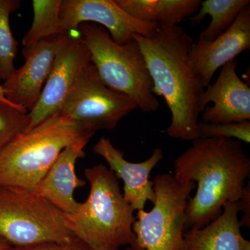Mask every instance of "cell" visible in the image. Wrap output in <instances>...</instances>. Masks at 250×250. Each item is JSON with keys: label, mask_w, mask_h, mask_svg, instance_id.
Segmentation results:
<instances>
[{"label": "cell", "mask_w": 250, "mask_h": 250, "mask_svg": "<svg viewBox=\"0 0 250 250\" xmlns=\"http://www.w3.org/2000/svg\"><path fill=\"white\" fill-rule=\"evenodd\" d=\"M174 173L180 183L196 185L188 202L186 228L201 229L227 204L239 201L250 178V158L241 141L200 137L174 159Z\"/></svg>", "instance_id": "obj_1"}, {"label": "cell", "mask_w": 250, "mask_h": 250, "mask_svg": "<svg viewBox=\"0 0 250 250\" xmlns=\"http://www.w3.org/2000/svg\"><path fill=\"white\" fill-rule=\"evenodd\" d=\"M142 51L154 85L170 111L171 123L164 131L169 137L193 141L200 138V100L205 87L189 57L193 40L179 26L158 28L149 37L134 34Z\"/></svg>", "instance_id": "obj_2"}, {"label": "cell", "mask_w": 250, "mask_h": 250, "mask_svg": "<svg viewBox=\"0 0 250 250\" xmlns=\"http://www.w3.org/2000/svg\"><path fill=\"white\" fill-rule=\"evenodd\" d=\"M88 198L75 213L65 214L67 228L93 250H118L132 246L134 210L126 202L114 173L103 164L84 171Z\"/></svg>", "instance_id": "obj_3"}, {"label": "cell", "mask_w": 250, "mask_h": 250, "mask_svg": "<svg viewBox=\"0 0 250 250\" xmlns=\"http://www.w3.org/2000/svg\"><path fill=\"white\" fill-rule=\"evenodd\" d=\"M86 136L62 112L22 133L0 150V187L34 190L62 149Z\"/></svg>", "instance_id": "obj_4"}, {"label": "cell", "mask_w": 250, "mask_h": 250, "mask_svg": "<svg viewBox=\"0 0 250 250\" xmlns=\"http://www.w3.org/2000/svg\"><path fill=\"white\" fill-rule=\"evenodd\" d=\"M78 31L89 49L90 62L106 86L129 97L146 113L159 109L147 62L134 38L119 45L105 28L93 23H82Z\"/></svg>", "instance_id": "obj_5"}, {"label": "cell", "mask_w": 250, "mask_h": 250, "mask_svg": "<svg viewBox=\"0 0 250 250\" xmlns=\"http://www.w3.org/2000/svg\"><path fill=\"white\" fill-rule=\"evenodd\" d=\"M0 238L9 246L68 242L65 214L34 190L0 187Z\"/></svg>", "instance_id": "obj_6"}, {"label": "cell", "mask_w": 250, "mask_h": 250, "mask_svg": "<svg viewBox=\"0 0 250 250\" xmlns=\"http://www.w3.org/2000/svg\"><path fill=\"white\" fill-rule=\"evenodd\" d=\"M156 200L149 211L138 210L132 229L136 243L145 250H185L187 208L195 183H180L173 174L154 178Z\"/></svg>", "instance_id": "obj_7"}, {"label": "cell", "mask_w": 250, "mask_h": 250, "mask_svg": "<svg viewBox=\"0 0 250 250\" xmlns=\"http://www.w3.org/2000/svg\"><path fill=\"white\" fill-rule=\"evenodd\" d=\"M137 108L129 97L106 86L90 62L81 72L61 112L94 135L100 130L114 129Z\"/></svg>", "instance_id": "obj_8"}, {"label": "cell", "mask_w": 250, "mask_h": 250, "mask_svg": "<svg viewBox=\"0 0 250 250\" xmlns=\"http://www.w3.org/2000/svg\"><path fill=\"white\" fill-rule=\"evenodd\" d=\"M90 62L89 49L79 31L67 34L56 54L40 100L28 113L30 123L24 132L61 112L81 72Z\"/></svg>", "instance_id": "obj_9"}, {"label": "cell", "mask_w": 250, "mask_h": 250, "mask_svg": "<svg viewBox=\"0 0 250 250\" xmlns=\"http://www.w3.org/2000/svg\"><path fill=\"white\" fill-rule=\"evenodd\" d=\"M87 22L102 25L109 33L112 40L119 45L132 41L134 34L149 37L159 28L156 23L140 22L131 18L118 6L116 0H62V34L78 31L80 24Z\"/></svg>", "instance_id": "obj_10"}, {"label": "cell", "mask_w": 250, "mask_h": 250, "mask_svg": "<svg viewBox=\"0 0 250 250\" xmlns=\"http://www.w3.org/2000/svg\"><path fill=\"white\" fill-rule=\"evenodd\" d=\"M67 34H58L39 42L21 68L16 69L1 85L6 100L31 112L36 107L55 59Z\"/></svg>", "instance_id": "obj_11"}, {"label": "cell", "mask_w": 250, "mask_h": 250, "mask_svg": "<svg viewBox=\"0 0 250 250\" xmlns=\"http://www.w3.org/2000/svg\"><path fill=\"white\" fill-rule=\"evenodd\" d=\"M238 60L222 67L213 85L206 88L201 100L202 121L208 123L250 121V85L237 74Z\"/></svg>", "instance_id": "obj_12"}, {"label": "cell", "mask_w": 250, "mask_h": 250, "mask_svg": "<svg viewBox=\"0 0 250 250\" xmlns=\"http://www.w3.org/2000/svg\"><path fill=\"white\" fill-rule=\"evenodd\" d=\"M250 49V5L242 10L228 30L209 42H192L189 57L205 88L220 67Z\"/></svg>", "instance_id": "obj_13"}, {"label": "cell", "mask_w": 250, "mask_h": 250, "mask_svg": "<svg viewBox=\"0 0 250 250\" xmlns=\"http://www.w3.org/2000/svg\"><path fill=\"white\" fill-rule=\"evenodd\" d=\"M93 151L106 161L116 178L123 181V196L133 210H144L147 202L154 204L156 200L154 182L149 179V175L164 159L162 149L156 148L152 155L143 162H129L125 159L124 152L117 149L111 140L102 137L94 146Z\"/></svg>", "instance_id": "obj_14"}, {"label": "cell", "mask_w": 250, "mask_h": 250, "mask_svg": "<svg viewBox=\"0 0 250 250\" xmlns=\"http://www.w3.org/2000/svg\"><path fill=\"white\" fill-rule=\"evenodd\" d=\"M91 138L83 136L64 148L34 190L65 214L75 213L80 205L74 193L86 182L77 177L75 165L84 157L83 149Z\"/></svg>", "instance_id": "obj_15"}, {"label": "cell", "mask_w": 250, "mask_h": 250, "mask_svg": "<svg viewBox=\"0 0 250 250\" xmlns=\"http://www.w3.org/2000/svg\"><path fill=\"white\" fill-rule=\"evenodd\" d=\"M239 213L238 202H230L207 226L190 229L184 233L185 250H240Z\"/></svg>", "instance_id": "obj_16"}, {"label": "cell", "mask_w": 250, "mask_h": 250, "mask_svg": "<svg viewBox=\"0 0 250 250\" xmlns=\"http://www.w3.org/2000/svg\"><path fill=\"white\" fill-rule=\"evenodd\" d=\"M250 5V0H206L197 13L189 18L192 25L201 24L207 16L211 17L208 27L202 31L199 40L209 42L232 25L242 10Z\"/></svg>", "instance_id": "obj_17"}, {"label": "cell", "mask_w": 250, "mask_h": 250, "mask_svg": "<svg viewBox=\"0 0 250 250\" xmlns=\"http://www.w3.org/2000/svg\"><path fill=\"white\" fill-rule=\"evenodd\" d=\"M62 0H33L34 21L22 39V54L29 57L40 41L62 34L60 10Z\"/></svg>", "instance_id": "obj_18"}, {"label": "cell", "mask_w": 250, "mask_h": 250, "mask_svg": "<svg viewBox=\"0 0 250 250\" xmlns=\"http://www.w3.org/2000/svg\"><path fill=\"white\" fill-rule=\"evenodd\" d=\"M20 0H0V79L6 81L16 70L18 42L10 27L11 14L19 9Z\"/></svg>", "instance_id": "obj_19"}, {"label": "cell", "mask_w": 250, "mask_h": 250, "mask_svg": "<svg viewBox=\"0 0 250 250\" xmlns=\"http://www.w3.org/2000/svg\"><path fill=\"white\" fill-rule=\"evenodd\" d=\"M201 2L200 0H157L156 24L163 29L175 27L196 14Z\"/></svg>", "instance_id": "obj_20"}, {"label": "cell", "mask_w": 250, "mask_h": 250, "mask_svg": "<svg viewBox=\"0 0 250 250\" xmlns=\"http://www.w3.org/2000/svg\"><path fill=\"white\" fill-rule=\"evenodd\" d=\"M30 120L25 108L0 101V150L24 132Z\"/></svg>", "instance_id": "obj_21"}, {"label": "cell", "mask_w": 250, "mask_h": 250, "mask_svg": "<svg viewBox=\"0 0 250 250\" xmlns=\"http://www.w3.org/2000/svg\"><path fill=\"white\" fill-rule=\"evenodd\" d=\"M200 137L214 139H235L250 143V121L241 123H208L199 121Z\"/></svg>", "instance_id": "obj_22"}, {"label": "cell", "mask_w": 250, "mask_h": 250, "mask_svg": "<svg viewBox=\"0 0 250 250\" xmlns=\"http://www.w3.org/2000/svg\"><path fill=\"white\" fill-rule=\"evenodd\" d=\"M157 0H116L125 13L135 20L146 23H156Z\"/></svg>", "instance_id": "obj_23"}, {"label": "cell", "mask_w": 250, "mask_h": 250, "mask_svg": "<svg viewBox=\"0 0 250 250\" xmlns=\"http://www.w3.org/2000/svg\"><path fill=\"white\" fill-rule=\"evenodd\" d=\"M6 250H93L88 245L75 237L68 242H48L24 247L9 246Z\"/></svg>", "instance_id": "obj_24"}, {"label": "cell", "mask_w": 250, "mask_h": 250, "mask_svg": "<svg viewBox=\"0 0 250 250\" xmlns=\"http://www.w3.org/2000/svg\"><path fill=\"white\" fill-rule=\"evenodd\" d=\"M240 211L243 212V215L240 220L241 228H250V182L245 187L243 195L238 201Z\"/></svg>", "instance_id": "obj_25"}, {"label": "cell", "mask_w": 250, "mask_h": 250, "mask_svg": "<svg viewBox=\"0 0 250 250\" xmlns=\"http://www.w3.org/2000/svg\"><path fill=\"white\" fill-rule=\"evenodd\" d=\"M240 250H250V241L243 236L240 238Z\"/></svg>", "instance_id": "obj_26"}, {"label": "cell", "mask_w": 250, "mask_h": 250, "mask_svg": "<svg viewBox=\"0 0 250 250\" xmlns=\"http://www.w3.org/2000/svg\"><path fill=\"white\" fill-rule=\"evenodd\" d=\"M0 101L3 102V103H4L9 104L13 105V106H16V107L22 108L20 107V106H16V105H14L13 104L10 103L7 100H6V97H5L4 95V89H3L1 85H0Z\"/></svg>", "instance_id": "obj_27"}, {"label": "cell", "mask_w": 250, "mask_h": 250, "mask_svg": "<svg viewBox=\"0 0 250 250\" xmlns=\"http://www.w3.org/2000/svg\"><path fill=\"white\" fill-rule=\"evenodd\" d=\"M8 247H9V245L2 238H0V250H6Z\"/></svg>", "instance_id": "obj_28"}, {"label": "cell", "mask_w": 250, "mask_h": 250, "mask_svg": "<svg viewBox=\"0 0 250 250\" xmlns=\"http://www.w3.org/2000/svg\"><path fill=\"white\" fill-rule=\"evenodd\" d=\"M126 250H145V249L141 248V247L136 244V243H135L132 246H130L129 248H126Z\"/></svg>", "instance_id": "obj_29"}, {"label": "cell", "mask_w": 250, "mask_h": 250, "mask_svg": "<svg viewBox=\"0 0 250 250\" xmlns=\"http://www.w3.org/2000/svg\"></svg>", "instance_id": "obj_30"}]
</instances>
